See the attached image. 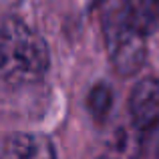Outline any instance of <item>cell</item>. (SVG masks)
<instances>
[{"label": "cell", "instance_id": "cell-1", "mask_svg": "<svg viewBox=\"0 0 159 159\" xmlns=\"http://www.w3.org/2000/svg\"><path fill=\"white\" fill-rule=\"evenodd\" d=\"M48 52L39 34L6 20L0 26V75L12 81H34L47 70Z\"/></svg>", "mask_w": 159, "mask_h": 159}, {"label": "cell", "instance_id": "cell-2", "mask_svg": "<svg viewBox=\"0 0 159 159\" xmlns=\"http://www.w3.org/2000/svg\"><path fill=\"white\" fill-rule=\"evenodd\" d=\"M109 54L121 75H133L145 61V32L139 30L129 4L111 10L105 26Z\"/></svg>", "mask_w": 159, "mask_h": 159}, {"label": "cell", "instance_id": "cell-3", "mask_svg": "<svg viewBox=\"0 0 159 159\" xmlns=\"http://www.w3.org/2000/svg\"><path fill=\"white\" fill-rule=\"evenodd\" d=\"M131 119L143 151L159 155V79L137 83L131 93Z\"/></svg>", "mask_w": 159, "mask_h": 159}, {"label": "cell", "instance_id": "cell-4", "mask_svg": "<svg viewBox=\"0 0 159 159\" xmlns=\"http://www.w3.org/2000/svg\"><path fill=\"white\" fill-rule=\"evenodd\" d=\"M8 155L14 157H52L54 149L47 139L36 135H16L8 141Z\"/></svg>", "mask_w": 159, "mask_h": 159}, {"label": "cell", "instance_id": "cell-5", "mask_svg": "<svg viewBox=\"0 0 159 159\" xmlns=\"http://www.w3.org/2000/svg\"><path fill=\"white\" fill-rule=\"evenodd\" d=\"M131 16L145 34L159 28V0H135L129 4Z\"/></svg>", "mask_w": 159, "mask_h": 159}, {"label": "cell", "instance_id": "cell-6", "mask_svg": "<svg viewBox=\"0 0 159 159\" xmlns=\"http://www.w3.org/2000/svg\"><path fill=\"white\" fill-rule=\"evenodd\" d=\"M89 109L97 119L107 115V111L111 109V91L105 85H99L91 91L89 95Z\"/></svg>", "mask_w": 159, "mask_h": 159}]
</instances>
